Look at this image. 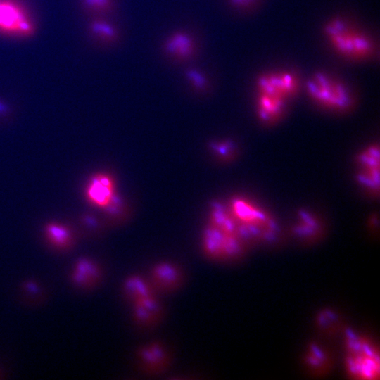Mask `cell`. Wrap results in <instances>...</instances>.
<instances>
[{"label": "cell", "mask_w": 380, "mask_h": 380, "mask_svg": "<svg viewBox=\"0 0 380 380\" xmlns=\"http://www.w3.org/2000/svg\"><path fill=\"white\" fill-rule=\"evenodd\" d=\"M343 365L346 376L353 380H379L380 355L368 336L351 329L343 331Z\"/></svg>", "instance_id": "7a4b0ae2"}, {"label": "cell", "mask_w": 380, "mask_h": 380, "mask_svg": "<svg viewBox=\"0 0 380 380\" xmlns=\"http://www.w3.org/2000/svg\"><path fill=\"white\" fill-rule=\"evenodd\" d=\"M255 85L257 93L273 95L289 101L298 92L300 82L292 71L275 70L260 75Z\"/></svg>", "instance_id": "ba28073f"}, {"label": "cell", "mask_w": 380, "mask_h": 380, "mask_svg": "<svg viewBox=\"0 0 380 380\" xmlns=\"http://www.w3.org/2000/svg\"><path fill=\"white\" fill-rule=\"evenodd\" d=\"M136 358L139 368L148 374L163 372L171 362L170 351L160 341H151L140 346Z\"/></svg>", "instance_id": "7c38bea8"}, {"label": "cell", "mask_w": 380, "mask_h": 380, "mask_svg": "<svg viewBox=\"0 0 380 380\" xmlns=\"http://www.w3.org/2000/svg\"><path fill=\"white\" fill-rule=\"evenodd\" d=\"M228 206L248 245L269 244L279 239L281 229L278 220L255 200L237 195L229 201Z\"/></svg>", "instance_id": "6da1fadb"}, {"label": "cell", "mask_w": 380, "mask_h": 380, "mask_svg": "<svg viewBox=\"0 0 380 380\" xmlns=\"http://www.w3.org/2000/svg\"><path fill=\"white\" fill-rule=\"evenodd\" d=\"M47 233L54 243L64 245L67 243L68 233L64 227L56 224H51L47 228Z\"/></svg>", "instance_id": "cb8c5ba5"}, {"label": "cell", "mask_w": 380, "mask_h": 380, "mask_svg": "<svg viewBox=\"0 0 380 380\" xmlns=\"http://www.w3.org/2000/svg\"><path fill=\"white\" fill-rule=\"evenodd\" d=\"M148 280L156 291L171 293L182 286L184 276L182 268L176 263L161 260L150 269Z\"/></svg>", "instance_id": "4fadbf2b"}, {"label": "cell", "mask_w": 380, "mask_h": 380, "mask_svg": "<svg viewBox=\"0 0 380 380\" xmlns=\"http://www.w3.org/2000/svg\"><path fill=\"white\" fill-rule=\"evenodd\" d=\"M0 31L19 36H30L34 27L19 4L11 0H0Z\"/></svg>", "instance_id": "8fae6325"}, {"label": "cell", "mask_w": 380, "mask_h": 380, "mask_svg": "<svg viewBox=\"0 0 380 380\" xmlns=\"http://www.w3.org/2000/svg\"><path fill=\"white\" fill-rule=\"evenodd\" d=\"M323 32L334 51L346 58L367 59L374 52L372 39L343 18L334 17L327 20Z\"/></svg>", "instance_id": "277c9868"}, {"label": "cell", "mask_w": 380, "mask_h": 380, "mask_svg": "<svg viewBox=\"0 0 380 380\" xmlns=\"http://www.w3.org/2000/svg\"><path fill=\"white\" fill-rule=\"evenodd\" d=\"M122 289L127 299L133 303L144 298L156 295V291L148 279L133 274L127 277L122 282Z\"/></svg>", "instance_id": "d6986e66"}, {"label": "cell", "mask_w": 380, "mask_h": 380, "mask_svg": "<svg viewBox=\"0 0 380 380\" xmlns=\"http://www.w3.org/2000/svg\"><path fill=\"white\" fill-rule=\"evenodd\" d=\"M309 98L319 107L336 113H346L355 104V97L346 82L325 71L314 72L305 82Z\"/></svg>", "instance_id": "5b68a950"}, {"label": "cell", "mask_w": 380, "mask_h": 380, "mask_svg": "<svg viewBox=\"0 0 380 380\" xmlns=\"http://www.w3.org/2000/svg\"><path fill=\"white\" fill-rule=\"evenodd\" d=\"M88 31L97 44L107 49L119 47L125 39V30L115 17H92Z\"/></svg>", "instance_id": "30bf717a"}, {"label": "cell", "mask_w": 380, "mask_h": 380, "mask_svg": "<svg viewBox=\"0 0 380 380\" xmlns=\"http://www.w3.org/2000/svg\"><path fill=\"white\" fill-rule=\"evenodd\" d=\"M158 52L167 65L182 68L198 62L203 52V41L197 29L188 24L180 25L163 35Z\"/></svg>", "instance_id": "3957f363"}, {"label": "cell", "mask_w": 380, "mask_h": 380, "mask_svg": "<svg viewBox=\"0 0 380 380\" xmlns=\"http://www.w3.org/2000/svg\"><path fill=\"white\" fill-rule=\"evenodd\" d=\"M214 148L217 155L225 161L232 160L236 156V147L234 143L229 140L216 143Z\"/></svg>", "instance_id": "603a6c76"}, {"label": "cell", "mask_w": 380, "mask_h": 380, "mask_svg": "<svg viewBox=\"0 0 380 380\" xmlns=\"http://www.w3.org/2000/svg\"><path fill=\"white\" fill-rule=\"evenodd\" d=\"M87 196L94 205L110 208L115 199V183L107 174H98L89 182Z\"/></svg>", "instance_id": "5bb4252c"}, {"label": "cell", "mask_w": 380, "mask_h": 380, "mask_svg": "<svg viewBox=\"0 0 380 380\" xmlns=\"http://www.w3.org/2000/svg\"><path fill=\"white\" fill-rule=\"evenodd\" d=\"M303 362L311 374L319 376L327 374L331 368L332 358L325 346L312 341L305 349Z\"/></svg>", "instance_id": "e0dca14e"}, {"label": "cell", "mask_w": 380, "mask_h": 380, "mask_svg": "<svg viewBox=\"0 0 380 380\" xmlns=\"http://www.w3.org/2000/svg\"><path fill=\"white\" fill-rule=\"evenodd\" d=\"M85 10L92 17H115L120 8V0H82Z\"/></svg>", "instance_id": "44dd1931"}, {"label": "cell", "mask_w": 380, "mask_h": 380, "mask_svg": "<svg viewBox=\"0 0 380 380\" xmlns=\"http://www.w3.org/2000/svg\"><path fill=\"white\" fill-rule=\"evenodd\" d=\"M248 243L241 234L208 224L202 235L201 248L204 255L213 260L229 261L241 256Z\"/></svg>", "instance_id": "8992f818"}, {"label": "cell", "mask_w": 380, "mask_h": 380, "mask_svg": "<svg viewBox=\"0 0 380 380\" xmlns=\"http://www.w3.org/2000/svg\"><path fill=\"white\" fill-rule=\"evenodd\" d=\"M101 277V268L94 261L84 258L77 265L75 279L78 284L85 286H92L96 284Z\"/></svg>", "instance_id": "ffe728a7"}, {"label": "cell", "mask_w": 380, "mask_h": 380, "mask_svg": "<svg viewBox=\"0 0 380 380\" xmlns=\"http://www.w3.org/2000/svg\"><path fill=\"white\" fill-rule=\"evenodd\" d=\"M316 324L320 329L326 332H332L338 328L340 318L336 311L330 308H324L317 313Z\"/></svg>", "instance_id": "7402d4cb"}, {"label": "cell", "mask_w": 380, "mask_h": 380, "mask_svg": "<svg viewBox=\"0 0 380 380\" xmlns=\"http://www.w3.org/2000/svg\"><path fill=\"white\" fill-rule=\"evenodd\" d=\"M287 101L279 96L257 93L255 110L258 120L265 125L277 122L284 115Z\"/></svg>", "instance_id": "9a60e30c"}, {"label": "cell", "mask_w": 380, "mask_h": 380, "mask_svg": "<svg viewBox=\"0 0 380 380\" xmlns=\"http://www.w3.org/2000/svg\"><path fill=\"white\" fill-rule=\"evenodd\" d=\"M180 70L183 80L193 91L201 94L210 91L213 79L205 66L197 62L186 65Z\"/></svg>", "instance_id": "ac0fdd59"}, {"label": "cell", "mask_w": 380, "mask_h": 380, "mask_svg": "<svg viewBox=\"0 0 380 380\" xmlns=\"http://www.w3.org/2000/svg\"><path fill=\"white\" fill-rule=\"evenodd\" d=\"M356 183L366 193L379 196L380 189V149L378 143H372L358 151L355 158Z\"/></svg>", "instance_id": "52a82bcc"}, {"label": "cell", "mask_w": 380, "mask_h": 380, "mask_svg": "<svg viewBox=\"0 0 380 380\" xmlns=\"http://www.w3.org/2000/svg\"><path fill=\"white\" fill-rule=\"evenodd\" d=\"M257 0H226L227 4L234 10L244 11L250 8Z\"/></svg>", "instance_id": "d4e9b609"}, {"label": "cell", "mask_w": 380, "mask_h": 380, "mask_svg": "<svg viewBox=\"0 0 380 380\" xmlns=\"http://www.w3.org/2000/svg\"><path fill=\"white\" fill-rule=\"evenodd\" d=\"M325 228L324 220L318 213L308 208H300L296 210L291 232L300 241L312 243L323 238Z\"/></svg>", "instance_id": "9c48e42d"}, {"label": "cell", "mask_w": 380, "mask_h": 380, "mask_svg": "<svg viewBox=\"0 0 380 380\" xmlns=\"http://www.w3.org/2000/svg\"><path fill=\"white\" fill-rule=\"evenodd\" d=\"M132 305V318L142 327H149L157 324L163 315V307L156 295L140 299Z\"/></svg>", "instance_id": "2e32d148"}]
</instances>
